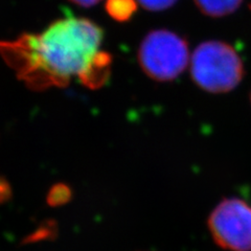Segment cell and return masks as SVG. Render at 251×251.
Listing matches in <instances>:
<instances>
[{
    "label": "cell",
    "mask_w": 251,
    "mask_h": 251,
    "mask_svg": "<svg viewBox=\"0 0 251 251\" xmlns=\"http://www.w3.org/2000/svg\"><path fill=\"white\" fill-rule=\"evenodd\" d=\"M103 38V29L93 21L69 17L53 21L42 33L0 42V53L28 85L42 89L80 77L100 51Z\"/></svg>",
    "instance_id": "cell-1"
},
{
    "label": "cell",
    "mask_w": 251,
    "mask_h": 251,
    "mask_svg": "<svg viewBox=\"0 0 251 251\" xmlns=\"http://www.w3.org/2000/svg\"><path fill=\"white\" fill-rule=\"evenodd\" d=\"M193 81L210 93L233 90L244 77V64L229 44L206 41L195 50L191 62Z\"/></svg>",
    "instance_id": "cell-2"
},
{
    "label": "cell",
    "mask_w": 251,
    "mask_h": 251,
    "mask_svg": "<svg viewBox=\"0 0 251 251\" xmlns=\"http://www.w3.org/2000/svg\"><path fill=\"white\" fill-rule=\"evenodd\" d=\"M190 50L185 39L168 29L149 33L138 50L144 73L158 82H170L181 75L188 64Z\"/></svg>",
    "instance_id": "cell-3"
},
{
    "label": "cell",
    "mask_w": 251,
    "mask_h": 251,
    "mask_svg": "<svg viewBox=\"0 0 251 251\" xmlns=\"http://www.w3.org/2000/svg\"><path fill=\"white\" fill-rule=\"evenodd\" d=\"M214 242L226 251H251V205L240 198H225L207 220Z\"/></svg>",
    "instance_id": "cell-4"
},
{
    "label": "cell",
    "mask_w": 251,
    "mask_h": 251,
    "mask_svg": "<svg viewBox=\"0 0 251 251\" xmlns=\"http://www.w3.org/2000/svg\"><path fill=\"white\" fill-rule=\"evenodd\" d=\"M111 57L109 53L99 51L89 67L80 75V80L90 88H99L104 85L110 75Z\"/></svg>",
    "instance_id": "cell-5"
},
{
    "label": "cell",
    "mask_w": 251,
    "mask_h": 251,
    "mask_svg": "<svg viewBox=\"0 0 251 251\" xmlns=\"http://www.w3.org/2000/svg\"><path fill=\"white\" fill-rule=\"evenodd\" d=\"M198 9L209 17H224L237 11L243 0H194Z\"/></svg>",
    "instance_id": "cell-6"
},
{
    "label": "cell",
    "mask_w": 251,
    "mask_h": 251,
    "mask_svg": "<svg viewBox=\"0 0 251 251\" xmlns=\"http://www.w3.org/2000/svg\"><path fill=\"white\" fill-rule=\"evenodd\" d=\"M105 10L115 21H129L137 11V0H106Z\"/></svg>",
    "instance_id": "cell-7"
},
{
    "label": "cell",
    "mask_w": 251,
    "mask_h": 251,
    "mask_svg": "<svg viewBox=\"0 0 251 251\" xmlns=\"http://www.w3.org/2000/svg\"><path fill=\"white\" fill-rule=\"evenodd\" d=\"M73 198V190L68 184L57 183L50 187L47 194L46 201L52 207L62 206L68 203Z\"/></svg>",
    "instance_id": "cell-8"
},
{
    "label": "cell",
    "mask_w": 251,
    "mask_h": 251,
    "mask_svg": "<svg viewBox=\"0 0 251 251\" xmlns=\"http://www.w3.org/2000/svg\"><path fill=\"white\" fill-rule=\"evenodd\" d=\"M177 0H137L144 9L152 12H159L170 9L176 3Z\"/></svg>",
    "instance_id": "cell-9"
},
{
    "label": "cell",
    "mask_w": 251,
    "mask_h": 251,
    "mask_svg": "<svg viewBox=\"0 0 251 251\" xmlns=\"http://www.w3.org/2000/svg\"><path fill=\"white\" fill-rule=\"evenodd\" d=\"M13 196L12 186L7 179L0 175V204H3L7 201H10Z\"/></svg>",
    "instance_id": "cell-10"
},
{
    "label": "cell",
    "mask_w": 251,
    "mask_h": 251,
    "mask_svg": "<svg viewBox=\"0 0 251 251\" xmlns=\"http://www.w3.org/2000/svg\"><path fill=\"white\" fill-rule=\"evenodd\" d=\"M70 1L74 2L76 5H80L83 7H91L93 5L98 4L100 0H70Z\"/></svg>",
    "instance_id": "cell-11"
}]
</instances>
